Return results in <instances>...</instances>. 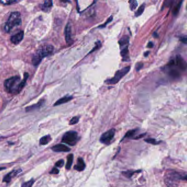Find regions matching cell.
I'll return each mask as SVG.
<instances>
[{"label": "cell", "instance_id": "6da1fadb", "mask_svg": "<svg viewBox=\"0 0 187 187\" xmlns=\"http://www.w3.org/2000/svg\"><path fill=\"white\" fill-rule=\"evenodd\" d=\"M28 73H24V78L21 80L20 76H14L8 78L4 82V87L6 91L9 93H19L25 86L27 79L28 78Z\"/></svg>", "mask_w": 187, "mask_h": 187}, {"label": "cell", "instance_id": "7a4b0ae2", "mask_svg": "<svg viewBox=\"0 0 187 187\" xmlns=\"http://www.w3.org/2000/svg\"><path fill=\"white\" fill-rule=\"evenodd\" d=\"M54 50L53 46L47 45L42 46L35 53L32 59V63L34 65L37 66L42 59L52 54Z\"/></svg>", "mask_w": 187, "mask_h": 187}, {"label": "cell", "instance_id": "3957f363", "mask_svg": "<svg viewBox=\"0 0 187 187\" xmlns=\"http://www.w3.org/2000/svg\"><path fill=\"white\" fill-rule=\"evenodd\" d=\"M21 16L19 12H12L8 19L6 23L4 26V31L6 32H9L15 27H18L21 25Z\"/></svg>", "mask_w": 187, "mask_h": 187}, {"label": "cell", "instance_id": "277c9868", "mask_svg": "<svg viewBox=\"0 0 187 187\" xmlns=\"http://www.w3.org/2000/svg\"><path fill=\"white\" fill-rule=\"evenodd\" d=\"M187 180V176L183 177L180 173L176 172H170L169 176L165 178V182L168 187H177L178 184L177 182L179 180Z\"/></svg>", "mask_w": 187, "mask_h": 187}, {"label": "cell", "instance_id": "5b68a950", "mask_svg": "<svg viewBox=\"0 0 187 187\" xmlns=\"http://www.w3.org/2000/svg\"><path fill=\"white\" fill-rule=\"evenodd\" d=\"M80 139L77 132L74 131H70L66 132L63 137L62 142L70 146H74Z\"/></svg>", "mask_w": 187, "mask_h": 187}, {"label": "cell", "instance_id": "8992f818", "mask_svg": "<svg viewBox=\"0 0 187 187\" xmlns=\"http://www.w3.org/2000/svg\"><path fill=\"white\" fill-rule=\"evenodd\" d=\"M130 69H131L130 66H127L123 67V69L118 70L115 73L114 76L113 77L105 81V82L107 83L108 84H110V85H115V84H116L121 80L122 78L124 77L129 71Z\"/></svg>", "mask_w": 187, "mask_h": 187}, {"label": "cell", "instance_id": "52a82bcc", "mask_svg": "<svg viewBox=\"0 0 187 187\" xmlns=\"http://www.w3.org/2000/svg\"><path fill=\"white\" fill-rule=\"evenodd\" d=\"M116 130L114 128L110 129L109 131L104 132L100 138V142L103 144L108 145L113 140L115 136Z\"/></svg>", "mask_w": 187, "mask_h": 187}, {"label": "cell", "instance_id": "ba28073f", "mask_svg": "<svg viewBox=\"0 0 187 187\" xmlns=\"http://www.w3.org/2000/svg\"><path fill=\"white\" fill-rule=\"evenodd\" d=\"M175 64H176L178 69H180L182 71H185L186 70V62L180 55L176 56Z\"/></svg>", "mask_w": 187, "mask_h": 187}, {"label": "cell", "instance_id": "9c48e42d", "mask_svg": "<svg viewBox=\"0 0 187 187\" xmlns=\"http://www.w3.org/2000/svg\"><path fill=\"white\" fill-rule=\"evenodd\" d=\"M24 31H20L10 37V41L14 45H18L24 39Z\"/></svg>", "mask_w": 187, "mask_h": 187}, {"label": "cell", "instance_id": "30bf717a", "mask_svg": "<svg viewBox=\"0 0 187 187\" xmlns=\"http://www.w3.org/2000/svg\"><path fill=\"white\" fill-rule=\"evenodd\" d=\"M52 150L55 152H68L71 149L63 144H58L52 147Z\"/></svg>", "mask_w": 187, "mask_h": 187}, {"label": "cell", "instance_id": "8fae6325", "mask_svg": "<svg viewBox=\"0 0 187 187\" xmlns=\"http://www.w3.org/2000/svg\"><path fill=\"white\" fill-rule=\"evenodd\" d=\"M46 103V101L45 99H41L36 104H34L31 106H29L26 108V112H32V111L36 110L37 109H39L41 108L42 107L45 105Z\"/></svg>", "mask_w": 187, "mask_h": 187}, {"label": "cell", "instance_id": "7c38bea8", "mask_svg": "<svg viewBox=\"0 0 187 187\" xmlns=\"http://www.w3.org/2000/svg\"><path fill=\"white\" fill-rule=\"evenodd\" d=\"M65 36L67 43H70L72 42L71 39V28L70 23H67L65 28Z\"/></svg>", "mask_w": 187, "mask_h": 187}, {"label": "cell", "instance_id": "4fadbf2b", "mask_svg": "<svg viewBox=\"0 0 187 187\" xmlns=\"http://www.w3.org/2000/svg\"><path fill=\"white\" fill-rule=\"evenodd\" d=\"M20 172H21V170L18 169V170H14V171H13L10 172V173H8L7 175L4 176V177L3 178V182H6V183L9 182L11 181V179L13 177H15V176H17Z\"/></svg>", "mask_w": 187, "mask_h": 187}, {"label": "cell", "instance_id": "5bb4252c", "mask_svg": "<svg viewBox=\"0 0 187 187\" xmlns=\"http://www.w3.org/2000/svg\"><path fill=\"white\" fill-rule=\"evenodd\" d=\"M85 167L86 164L85 163V162H84L83 160L81 158H78L77 164L74 166V169L75 170L78 171H83L85 170Z\"/></svg>", "mask_w": 187, "mask_h": 187}, {"label": "cell", "instance_id": "9a60e30c", "mask_svg": "<svg viewBox=\"0 0 187 187\" xmlns=\"http://www.w3.org/2000/svg\"><path fill=\"white\" fill-rule=\"evenodd\" d=\"M53 6V2L52 1H46L41 5V8L43 12H48Z\"/></svg>", "mask_w": 187, "mask_h": 187}, {"label": "cell", "instance_id": "2e32d148", "mask_svg": "<svg viewBox=\"0 0 187 187\" xmlns=\"http://www.w3.org/2000/svg\"><path fill=\"white\" fill-rule=\"evenodd\" d=\"M72 98H73L72 96H64V97H63V98H61V99H58V101L55 103V104H54V106H57V105L66 103L71 101V99H72Z\"/></svg>", "mask_w": 187, "mask_h": 187}, {"label": "cell", "instance_id": "e0dca14e", "mask_svg": "<svg viewBox=\"0 0 187 187\" xmlns=\"http://www.w3.org/2000/svg\"><path fill=\"white\" fill-rule=\"evenodd\" d=\"M129 41V37L127 35H124L120 40L119 41V43L121 47H125L128 46Z\"/></svg>", "mask_w": 187, "mask_h": 187}, {"label": "cell", "instance_id": "ac0fdd59", "mask_svg": "<svg viewBox=\"0 0 187 187\" xmlns=\"http://www.w3.org/2000/svg\"><path fill=\"white\" fill-rule=\"evenodd\" d=\"M121 56L123 57V61H129V51L128 49V46L127 47H124L123 48H122V50L121 51Z\"/></svg>", "mask_w": 187, "mask_h": 187}, {"label": "cell", "instance_id": "d6986e66", "mask_svg": "<svg viewBox=\"0 0 187 187\" xmlns=\"http://www.w3.org/2000/svg\"><path fill=\"white\" fill-rule=\"evenodd\" d=\"M169 75L173 79H178L180 77V73L178 70L171 68L169 71Z\"/></svg>", "mask_w": 187, "mask_h": 187}, {"label": "cell", "instance_id": "ffe728a7", "mask_svg": "<svg viewBox=\"0 0 187 187\" xmlns=\"http://www.w3.org/2000/svg\"><path fill=\"white\" fill-rule=\"evenodd\" d=\"M73 160H74V155H73L72 154H70L69 155H68V156L67 157V162L65 166V168L66 170L70 169V168H71L72 166Z\"/></svg>", "mask_w": 187, "mask_h": 187}, {"label": "cell", "instance_id": "44dd1931", "mask_svg": "<svg viewBox=\"0 0 187 187\" xmlns=\"http://www.w3.org/2000/svg\"><path fill=\"white\" fill-rule=\"evenodd\" d=\"M51 140V137L50 135H45L44 137H42L40 140V143L41 145H46Z\"/></svg>", "mask_w": 187, "mask_h": 187}, {"label": "cell", "instance_id": "7402d4cb", "mask_svg": "<svg viewBox=\"0 0 187 187\" xmlns=\"http://www.w3.org/2000/svg\"><path fill=\"white\" fill-rule=\"evenodd\" d=\"M145 8V3H143L141 6H140L139 8L138 9L137 12L135 13V17H138L139 16H140L142 14L143 12L144 11V9Z\"/></svg>", "mask_w": 187, "mask_h": 187}, {"label": "cell", "instance_id": "603a6c76", "mask_svg": "<svg viewBox=\"0 0 187 187\" xmlns=\"http://www.w3.org/2000/svg\"><path fill=\"white\" fill-rule=\"evenodd\" d=\"M182 2H183L182 1H180V3H178L176 6H175L174 8H173V10H172L173 15H174L175 16V15H177L178 14V13L180 10L181 7L182 6Z\"/></svg>", "mask_w": 187, "mask_h": 187}, {"label": "cell", "instance_id": "cb8c5ba5", "mask_svg": "<svg viewBox=\"0 0 187 187\" xmlns=\"http://www.w3.org/2000/svg\"><path fill=\"white\" fill-rule=\"evenodd\" d=\"M130 5H129V8L132 11H133L138 6V2L135 1V0H131V1H129Z\"/></svg>", "mask_w": 187, "mask_h": 187}, {"label": "cell", "instance_id": "d4e9b609", "mask_svg": "<svg viewBox=\"0 0 187 187\" xmlns=\"http://www.w3.org/2000/svg\"><path fill=\"white\" fill-rule=\"evenodd\" d=\"M144 140L148 143H150V144L153 145L159 144L161 143L160 141H158V140H156V139H154V138H148V139H146Z\"/></svg>", "mask_w": 187, "mask_h": 187}, {"label": "cell", "instance_id": "484cf974", "mask_svg": "<svg viewBox=\"0 0 187 187\" xmlns=\"http://www.w3.org/2000/svg\"><path fill=\"white\" fill-rule=\"evenodd\" d=\"M137 132V130L136 129H132V130H129L128 132H127L125 137H124V139L125 138H131L133 136V135L135 134V133Z\"/></svg>", "mask_w": 187, "mask_h": 187}, {"label": "cell", "instance_id": "4316f807", "mask_svg": "<svg viewBox=\"0 0 187 187\" xmlns=\"http://www.w3.org/2000/svg\"><path fill=\"white\" fill-rule=\"evenodd\" d=\"M101 46H102V43H101V42L100 41H98L96 42V43H95V46H94V47L93 48V49H92V50L90 51V52H89L88 55H89V54H90V53H92V52H93L94 51H97V50H98L99 48H100L101 47Z\"/></svg>", "mask_w": 187, "mask_h": 187}, {"label": "cell", "instance_id": "83f0119b", "mask_svg": "<svg viewBox=\"0 0 187 187\" xmlns=\"http://www.w3.org/2000/svg\"><path fill=\"white\" fill-rule=\"evenodd\" d=\"M79 119L80 118L78 116H75V117H73L71 120H70L69 122V125H74L78 123L79 121Z\"/></svg>", "mask_w": 187, "mask_h": 187}, {"label": "cell", "instance_id": "f1b7e54d", "mask_svg": "<svg viewBox=\"0 0 187 187\" xmlns=\"http://www.w3.org/2000/svg\"><path fill=\"white\" fill-rule=\"evenodd\" d=\"M135 172V171H125L122 172V174H123L124 176L127 177L128 178H130L134 174V173Z\"/></svg>", "mask_w": 187, "mask_h": 187}, {"label": "cell", "instance_id": "f546056e", "mask_svg": "<svg viewBox=\"0 0 187 187\" xmlns=\"http://www.w3.org/2000/svg\"><path fill=\"white\" fill-rule=\"evenodd\" d=\"M35 182V181L34 180H31L28 182H26L25 183H24L22 185H21V187H31L33 185Z\"/></svg>", "mask_w": 187, "mask_h": 187}, {"label": "cell", "instance_id": "4dcf8cb0", "mask_svg": "<svg viewBox=\"0 0 187 187\" xmlns=\"http://www.w3.org/2000/svg\"><path fill=\"white\" fill-rule=\"evenodd\" d=\"M17 2L18 1H15V0H14V1H12V0H9V1H7V0H4V1H0V3H1L4 5H10L13 3H17Z\"/></svg>", "mask_w": 187, "mask_h": 187}, {"label": "cell", "instance_id": "1f68e13d", "mask_svg": "<svg viewBox=\"0 0 187 187\" xmlns=\"http://www.w3.org/2000/svg\"><path fill=\"white\" fill-rule=\"evenodd\" d=\"M113 19V16H110V17L106 21H105V23L104 24H102V25H99V26H98V28H105V27H106V26H107V24H109V23H110L111 22V21H112Z\"/></svg>", "mask_w": 187, "mask_h": 187}, {"label": "cell", "instance_id": "d6a6232c", "mask_svg": "<svg viewBox=\"0 0 187 187\" xmlns=\"http://www.w3.org/2000/svg\"><path fill=\"white\" fill-rule=\"evenodd\" d=\"M64 161L63 159L59 160L55 164L56 166L58 167H63L64 166Z\"/></svg>", "mask_w": 187, "mask_h": 187}, {"label": "cell", "instance_id": "836d02e7", "mask_svg": "<svg viewBox=\"0 0 187 187\" xmlns=\"http://www.w3.org/2000/svg\"><path fill=\"white\" fill-rule=\"evenodd\" d=\"M143 67V63L140 62V63H138L136 64V66H135V69H136L137 71H139V70L141 69L142 67Z\"/></svg>", "mask_w": 187, "mask_h": 187}, {"label": "cell", "instance_id": "e575fe53", "mask_svg": "<svg viewBox=\"0 0 187 187\" xmlns=\"http://www.w3.org/2000/svg\"><path fill=\"white\" fill-rule=\"evenodd\" d=\"M59 172V171L57 168H53V169L51 171L50 173L51 174H58Z\"/></svg>", "mask_w": 187, "mask_h": 187}, {"label": "cell", "instance_id": "d590c367", "mask_svg": "<svg viewBox=\"0 0 187 187\" xmlns=\"http://www.w3.org/2000/svg\"><path fill=\"white\" fill-rule=\"evenodd\" d=\"M187 37L186 36L182 37L180 38V41H181L182 42L185 43V44H186V43H187Z\"/></svg>", "mask_w": 187, "mask_h": 187}, {"label": "cell", "instance_id": "8d00e7d4", "mask_svg": "<svg viewBox=\"0 0 187 187\" xmlns=\"http://www.w3.org/2000/svg\"><path fill=\"white\" fill-rule=\"evenodd\" d=\"M154 47V43L153 42H149L148 43V44L147 45V47L149 48H153Z\"/></svg>", "mask_w": 187, "mask_h": 187}, {"label": "cell", "instance_id": "74e56055", "mask_svg": "<svg viewBox=\"0 0 187 187\" xmlns=\"http://www.w3.org/2000/svg\"><path fill=\"white\" fill-rule=\"evenodd\" d=\"M145 135V133H144V134H140L139 135H138L137 137H136L135 138H134V139H139V138H140L141 137H144Z\"/></svg>", "mask_w": 187, "mask_h": 187}, {"label": "cell", "instance_id": "f35d334b", "mask_svg": "<svg viewBox=\"0 0 187 187\" xmlns=\"http://www.w3.org/2000/svg\"><path fill=\"white\" fill-rule=\"evenodd\" d=\"M153 36L154 37H158V34H157L156 33V32H154V34H153Z\"/></svg>", "mask_w": 187, "mask_h": 187}, {"label": "cell", "instance_id": "ab89813d", "mask_svg": "<svg viewBox=\"0 0 187 187\" xmlns=\"http://www.w3.org/2000/svg\"><path fill=\"white\" fill-rule=\"evenodd\" d=\"M149 51H147V52H145L144 53V56L145 57H147V56L149 55Z\"/></svg>", "mask_w": 187, "mask_h": 187}, {"label": "cell", "instance_id": "60d3db41", "mask_svg": "<svg viewBox=\"0 0 187 187\" xmlns=\"http://www.w3.org/2000/svg\"><path fill=\"white\" fill-rule=\"evenodd\" d=\"M4 169H6V168H4V167H2V168H0V171H1V170H4Z\"/></svg>", "mask_w": 187, "mask_h": 187}]
</instances>
